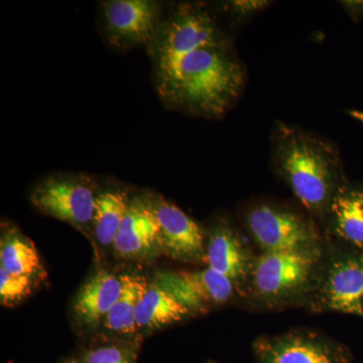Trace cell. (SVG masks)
I'll use <instances>...</instances> for the list:
<instances>
[{
    "label": "cell",
    "mask_w": 363,
    "mask_h": 363,
    "mask_svg": "<svg viewBox=\"0 0 363 363\" xmlns=\"http://www.w3.org/2000/svg\"><path fill=\"white\" fill-rule=\"evenodd\" d=\"M105 38L117 49L152 45L159 32L161 6L152 0H107L101 4Z\"/></svg>",
    "instance_id": "8992f818"
},
{
    "label": "cell",
    "mask_w": 363,
    "mask_h": 363,
    "mask_svg": "<svg viewBox=\"0 0 363 363\" xmlns=\"http://www.w3.org/2000/svg\"><path fill=\"white\" fill-rule=\"evenodd\" d=\"M0 262V267L7 272L30 278L38 276L42 269L39 253L32 241L13 230L2 238Z\"/></svg>",
    "instance_id": "d6986e66"
},
{
    "label": "cell",
    "mask_w": 363,
    "mask_h": 363,
    "mask_svg": "<svg viewBox=\"0 0 363 363\" xmlns=\"http://www.w3.org/2000/svg\"><path fill=\"white\" fill-rule=\"evenodd\" d=\"M347 113L350 114L352 118L357 119V121H360L363 124V112L359 111H355V109H350V111H347Z\"/></svg>",
    "instance_id": "cb8c5ba5"
},
{
    "label": "cell",
    "mask_w": 363,
    "mask_h": 363,
    "mask_svg": "<svg viewBox=\"0 0 363 363\" xmlns=\"http://www.w3.org/2000/svg\"><path fill=\"white\" fill-rule=\"evenodd\" d=\"M152 283L174 296L190 312L206 311L212 306L226 303L233 297L235 289L233 281L210 267L197 272H157Z\"/></svg>",
    "instance_id": "ba28073f"
},
{
    "label": "cell",
    "mask_w": 363,
    "mask_h": 363,
    "mask_svg": "<svg viewBox=\"0 0 363 363\" xmlns=\"http://www.w3.org/2000/svg\"><path fill=\"white\" fill-rule=\"evenodd\" d=\"M269 1H257V0H240V1H231L229 4L231 11L240 18H248L252 14L262 11L269 6Z\"/></svg>",
    "instance_id": "7402d4cb"
},
{
    "label": "cell",
    "mask_w": 363,
    "mask_h": 363,
    "mask_svg": "<svg viewBox=\"0 0 363 363\" xmlns=\"http://www.w3.org/2000/svg\"><path fill=\"white\" fill-rule=\"evenodd\" d=\"M272 160L301 204L326 218L332 200L347 183L337 147L321 136L279 123L272 135Z\"/></svg>",
    "instance_id": "7a4b0ae2"
},
{
    "label": "cell",
    "mask_w": 363,
    "mask_h": 363,
    "mask_svg": "<svg viewBox=\"0 0 363 363\" xmlns=\"http://www.w3.org/2000/svg\"><path fill=\"white\" fill-rule=\"evenodd\" d=\"M161 247V228L150 198L131 199L116 240L114 252L123 259H142Z\"/></svg>",
    "instance_id": "7c38bea8"
},
{
    "label": "cell",
    "mask_w": 363,
    "mask_h": 363,
    "mask_svg": "<svg viewBox=\"0 0 363 363\" xmlns=\"http://www.w3.org/2000/svg\"><path fill=\"white\" fill-rule=\"evenodd\" d=\"M189 313L190 310L179 302L174 296L164 290L162 286L152 283L147 286L138 304L136 324L138 330H152L180 321Z\"/></svg>",
    "instance_id": "2e32d148"
},
{
    "label": "cell",
    "mask_w": 363,
    "mask_h": 363,
    "mask_svg": "<svg viewBox=\"0 0 363 363\" xmlns=\"http://www.w3.org/2000/svg\"><path fill=\"white\" fill-rule=\"evenodd\" d=\"M130 201L128 191L118 189L97 194L92 222L96 240L101 245H114Z\"/></svg>",
    "instance_id": "e0dca14e"
},
{
    "label": "cell",
    "mask_w": 363,
    "mask_h": 363,
    "mask_svg": "<svg viewBox=\"0 0 363 363\" xmlns=\"http://www.w3.org/2000/svg\"><path fill=\"white\" fill-rule=\"evenodd\" d=\"M257 363H346L340 346L312 333L284 334L255 344Z\"/></svg>",
    "instance_id": "9c48e42d"
},
{
    "label": "cell",
    "mask_w": 363,
    "mask_h": 363,
    "mask_svg": "<svg viewBox=\"0 0 363 363\" xmlns=\"http://www.w3.org/2000/svg\"><path fill=\"white\" fill-rule=\"evenodd\" d=\"M97 194L83 177L52 176L33 189L30 201L43 213L74 225H87L94 216Z\"/></svg>",
    "instance_id": "52a82bcc"
},
{
    "label": "cell",
    "mask_w": 363,
    "mask_h": 363,
    "mask_svg": "<svg viewBox=\"0 0 363 363\" xmlns=\"http://www.w3.org/2000/svg\"><path fill=\"white\" fill-rule=\"evenodd\" d=\"M321 259L319 248L298 252H264L253 260L252 288L260 302L286 304L309 290Z\"/></svg>",
    "instance_id": "3957f363"
},
{
    "label": "cell",
    "mask_w": 363,
    "mask_h": 363,
    "mask_svg": "<svg viewBox=\"0 0 363 363\" xmlns=\"http://www.w3.org/2000/svg\"><path fill=\"white\" fill-rule=\"evenodd\" d=\"M208 267L238 286L252 272L253 262L245 242L233 226L220 222L212 227L206 245Z\"/></svg>",
    "instance_id": "4fadbf2b"
},
{
    "label": "cell",
    "mask_w": 363,
    "mask_h": 363,
    "mask_svg": "<svg viewBox=\"0 0 363 363\" xmlns=\"http://www.w3.org/2000/svg\"><path fill=\"white\" fill-rule=\"evenodd\" d=\"M247 72L231 42L206 45L156 73L157 89L167 105L195 116L217 118L233 108Z\"/></svg>",
    "instance_id": "6da1fadb"
},
{
    "label": "cell",
    "mask_w": 363,
    "mask_h": 363,
    "mask_svg": "<svg viewBox=\"0 0 363 363\" xmlns=\"http://www.w3.org/2000/svg\"><path fill=\"white\" fill-rule=\"evenodd\" d=\"M123 290L121 278L111 272H97L82 286L75 301L74 312L79 321L88 326L99 324L116 305Z\"/></svg>",
    "instance_id": "5bb4252c"
},
{
    "label": "cell",
    "mask_w": 363,
    "mask_h": 363,
    "mask_svg": "<svg viewBox=\"0 0 363 363\" xmlns=\"http://www.w3.org/2000/svg\"><path fill=\"white\" fill-rule=\"evenodd\" d=\"M80 363H133V351L118 345H104L85 350Z\"/></svg>",
    "instance_id": "44dd1931"
},
{
    "label": "cell",
    "mask_w": 363,
    "mask_h": 363,
    "mask_svg": "<svg viewBox=\"0 0 363 363\" xmlns=\"http://www.w3.org/2000/svg\"><path fill=\"white\" fill-rule=\"evenodd\" d=\"M326 217L338 238L363 250V187L346 183L332 200Z\"/></svg>",
    "instance_id": "9a60e30c"
},
{
    "label": "cell",
    "mask_w": 363,
    "mask_h": 363,
    "mask_svg": "<svg viewBox=\"0 0 363 363\" xmlns=\"http://www.w3.org/2000/svg\"><path fill=\"white\" fill-rule=\"evenodd\" d=\"M161 228V247L173 259L205 262V236L199 224L162 197L150 198Z\"/></svg>",
    "instance_id": "30bf717a"
},
{
    "label": "cell",
    "mask_w": 363,
    "mask_h": 363,
    "mask_svg": "<svg viewBox=\"0 0 363 363\" xmlns=\"http://www.w3.org/2000/svg\"><path fill=\"white\" fill-rule=\"evenodd\" d=\"M123 290L118 300L104 319L107 330L119 334H135L138 329L136 312L149 284L145 278L123 274L121 277Z\"/></svg>",
    "instance_id": "ac0fdd59"
},
{
    "label": "cell",
    "mask_w": 363,
    "mask_h": 363,
    "mask_svg": "<svg viewBox=\"0 0 363 363\" xmlns=\"http://www.w3.org/2000/svg\"><path fill=\"white\" fill-rule=\"evenodd\" d=\"M33 278L7 272L0 267V301L4 306H13L30 295Z\"/></svg>",
    "instance_id": "ffe728a7"
},
{
    "label": "cell",
    "mask_w": 363,
    "mask_h": 363,
    "mask_svg": "<svg viewBox=\"0 0 363 363\" xmlns=\"http://www.w3.org/2000/svg\"><path fill=\"white\" fill-rule=\"evenodd\" d=\"M320 298L327 309L363 315V257L346 255L332 260Z\"/></svg>",
    "instance_id": "8fae6325"
},
{
    "label": "cell",
    "mask_w": 363,
    "mask_h": 363,
    "mask_svg": "<svg viewBox=\"0 0 363 363\" xmlns=\"http://www.w3.org/2000/svg\"><path fill=\"white\" fill-rule=\"evenodd\" d=\"M230 42L214 16L199 4H181L160 26L152 43L156 73L167 70L182 57L206 45Z\"/></svg>",
    "instance_id": "277c9868"
},
{
    "label": "cell",
    "mask_w": 363,
    "mask_h": 363,
    "mask_svg": "<svg viewBox=\"0 0 363 363\" xmlns=\"http://www.w3.org/2000/svg\"><path fill=\"white\" fill-rule=\"evenodd\" d=\"M341 6L353 21H359L363 18V1H340Z\"/></svg>",
    "instance_id": "603a6c76"
},
{
    "label": "cell",
    "mask_w": 363,
    "mask_h": 363,
    "mask_svg": "<svg viewBox=\"0 0 363 363\" xmlns=\"http://www.w3.org/2000/svg\"><path fill=\"white\" fill-rule=\"evenodd\" d=\"M65 363H80V362H79L78 360L71 359V360H68V362H66Z\"/></svg>",
    "instance_id": "d4e9b609"
},
{
    "label": "cell",
    "mask_w": 363,
    "mask_h": 363,
    "mask_svg": "<svg viewBox=\"0 0 363 363\" xmlns=\"http://www.w3.org/2000/svg\"><path fill=\"white\" fill-rule=\"evenodd\" d=\"M245 224L264 252L319 248V234L309 218L291 208L260 203L247 210Z\"/></svg>",
    "instance_id": "5b68a950"
}]
</instances>
